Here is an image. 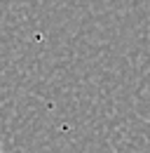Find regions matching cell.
Returning a JSON list of instances; mask_svg holds the SVG:
<instances>
[{
  "label": "cell",
  "mask_w": 150,
  "mask_h": 153,
  "mask_svg": "<svg viewBox=\"0 0 150 153\" xmlns=\"http://www.w3.org/2000/svg\"><path fill=\"white\" fill-rule=\"evenodd\" d=\"M0 153H2V146H0Z\"/></svg>",
  "instance_id": "6da1fadb"
}]
</instances>
